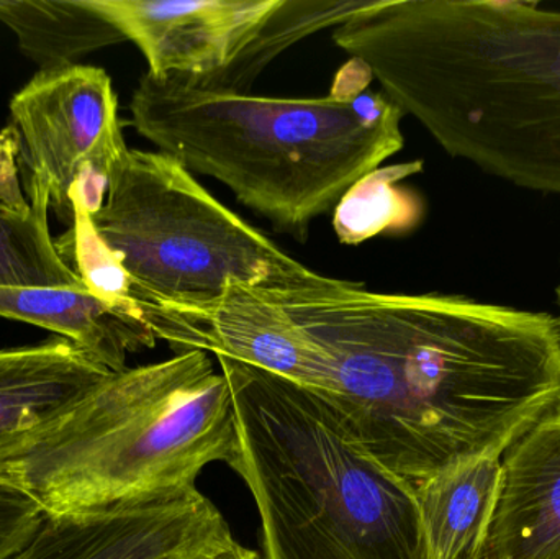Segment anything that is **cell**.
Here are the masks:
<instances>
[{
	"label": "cell",
	"instance_id": "obj_1",
	"mask_svg": "<svg viewBox=\"0 0 560 559\" xmlns=\"http://www.w3.org/2000/svg\"><path fill=\"white\" fill-rule=\"evenodd\" d=\"M315 357L323 396L411 482L500 456L560 406L556 315L464 295L390 294L326 276L253 288Z\"/></svg>",
	"mask_w": 560,
	"mask_h": 559
},
{
	"label": "cell",
	"instance_id": "obj_2",
	"mask_svg": "<svg viewBox=\"0 0 560 559\" xmlns=\"http://www.w3.org/2000/svg\"><path fill=\"white\" fill-rule=\"evenodd\" d=\"M332 42L451 158L560 196V10L372 0L332 30Z\"/></svg>",
	"mask_w": 560,
	"mask_h": 559
},
{
	"label": "cell",
	"instance_id": "obj_3",
	"mask_svg": "<svg viewBox=\"0 0 560 559\" xmlns=\"http://www.w3.org/2000/svg\"><path fill=\"white\" fill-rule=\"evenodd\" d=\"M351 58L329 94L279 98L206 88L183 75H141L131 125L190 173L229 187L240 202L299 242L362 177L404 148L400 108Z\"/></svg>",
	"mask_w": 560,
	"mask_h": 559
},
{
	"label": "cell",
	"instance_id": "obj_4",
	"mask_svg": "<svg viewBox=\"0 0 560 559\" xmlns=\"http://www.w3.org/2000/svg\"><path fill=\"white\" fill-rule=\"evenodd\" d=\"M213 358L235 409L229 466L258 508L262 559H440L415 482L377 462L328 397Z\"/></svg>",
	"mask_w": 560,
	"mask_h": 559
},
{
	"label": "cell",
	"instance_id": "obj_5",
	"mask_svg": "<svg viewBox=\"0 0 560 559\" xmlns=\"http://www.w3.org/2000/svg\"><path fill=\"white\" fill-rule=\"evenodd\" d=\"M235 409L206 351L110 373L71 409L0 452V481L46 515L114 511L192 488L210 463L229 465Z\"/></svg>",
	"mask_w": 560,
	"mask_h": 559
},
{
	"label": "cell",
	"instance_id": "obj_6",
	"mask_svg": "<svg viewBox=\"0 0 560 559\" xmlns=\"http://www.w3.org/2000/svg\"><path fill=\"white\" fill-rule=\"evenodd\" d=\"M92 222L140 311L210 304L232 281L282 289L326 278L223 206L163 151L128 148Z\"/></svg>",
	"mask_w": 560,
	"mask_h": 559
},
{
	"label": "cell",
	"instance_id": "obj_7",
	"mask_svg": "<svg viewBox=\"0 0 560 559\" xmlns=\"http://www.w3.org/2000/svg\"><path fill=\"white\" fill-rule=\"evenodd\" d=\"M9 110L26 187H46L52 212L69 226L74 207L94 216L128 151L110 75L82 65L38 71Z\"/></svg>",
	"mask_w": 560,
	"mask_h": 559
},
{
	"label": "cell",
	"instance_id": "obj_8",
	"mask_svg": "<svg viewBox=\"0 0 560 559\" xmlns=\"http://www.w3.org/2000/svg\"><path fill=\"white\" fill-rule=\"evenodd\" d=\"M229 522L197 486L94 515H48L10 559H212L232 550Z\"/></svg>",
	"mask_w": 560,
	"mask_h": 559
},
{
	"label": "cell",
	"instance_id": "obj_9",
	"mask_svg": "<svg viewBox=\"0 0 560 559\" xmlns=\"http://www.w3.org/2000/svg\"><path fill=\"white\" fill-rule=\"evenodd\" d=\"M133 42L156 79L206 78L232 65L280 0H89Z\"/></svg>",
	"mask_w": 560,
	"mask_h": 559
},
{
	"label": "cell",
	"instance_id": "obj_10",
	"mask_svg": "<svg viewBox=\"0 0 560 559\" xmlns=\"http://www.w3.org/2000/svg\"><path fill=\"white\" fill-rule=\"evenodd\" d=\"M482 559H560V406L503 453Z\"/></svg>",
	"mask_w": 560,
	"mask_h": 559
},
{
	"label": "cell",
	"instance_id": "obj_11",
	"mask_svg": "<svg viewBox=\"0 0 560 559\" xmlns=\"http://www.w3.org/2000/svg\"><path fill=\"white\" fill-rule=\"evenodd\" d=\"M108 374L65 338L0 350V452L71 409Z\"/></svg>",
	"mask_w": 560,
	"mask_h": 559
},
{
	"label": "cell",
	"instance_id": "obj_12",
	"mask_svg": "<svg viewBox=\"0 0 560 559\" xmlns=\"http://www.w3.org/2000/svg\"><path fill=\"white\" fill-rule=\"evenodd\" d=\"M0 317L52 331L110 373L127 368L128 354L158 341L143 318L88 288H0Z\"/></svg>",
	"mask_w": 560,
	"mask_h": 559
},
{
	"label": "cell",
	"instance_id": "obj_13",
	"mask_svg": "<svg viewBox=\"0 0 560 559\" xmlns=\"http://www.w3.org/2000/svg\"><path fill=\"white\" fill-rule=\"evenodd\" d=\"M500 482V456L467 459L415 482L418 508L438 558L482 559Z\"/></svg>",
	"mask_w": 560,
	"mask_h": 559
},
{
	"label": "cell",
	"instance_id": "obj_14",
	"mask_svg": "<svg viewBox=\"0 0 560 559\" xmlns=\"http://www.w3.org/2000/svg\"><path fill=\"white\" fill-rule=\"evenodd\" d=\"M0 22L39 71L78 65L89 53L127 42L89 0H0Z\"/></svg>",
	"mask_w": 560,
	"mask_h": 559
},
{
	"label": "cell",
	"instance_id": "obj_15",
	"mask_svg": "<svg viewBox=\"0 0 560 559\" xmlns=\"http://www.w3.org/2000/svg\"><path fill=\"white\" fill-rule=\"evenodd\" d=\"M30 200H0V288H85L49 232V193L26 187Z\"/></svg>",
	"mask_w": 560,
	"mask_h": 559
},
{
	"label": "cell",
	"instance_id": "obj_16",
	"mask_svg": "<svg viewBox=\"0 0 560 559\" xmlns=\"http://www.w3.org/2000/svg\"><path fill=\"white\" fill-rule=\"evenodd\" d=\"M371 2L372 0H280L279 9L269 16L256 38L232 65L206 78L190 79L206 88L248 94L256 79L280 53L322 30H335Z\"/></svg>",
	"mask_w": 560,
	"mask_h": 559
},
{
	"label": "cell",
	"instance_id": "obj_17",
	"mask_svg": "<svg viewBox=\"0 0 560 559\" xmlns=\"http://www.w3.org/2000/svg\"><path fill=\"white\" fill-rule=\"evenodd\" d=\"M423 171V161L377 167L339 200L332 229L339 242L359 245L384 232H408L423 217V203L398 183Z\"/></svg>",
	"mask_w": 560,
	"mask_h": 559
},
{
	"label": "cell",
	"instance_id": "obj_18",
	"mask_svg": "<svg viewBox=\"0 0 560 559\" xmlns=\"http://www.w3.org/2000/svg\"><path fill=\"white\" fill-rule=\"evenodd\" d=\"M46 517L28 494L0 481V559H10L25 548Z\"/></svg>",
	"mask_w": 560,
	"mask_h": 559
},
{
	"label": "cell",
	"instance_id": "obj_19",
	"mask_svg": "<svg viewBox=\"0 0 560 559\" xmlns=\"http://www.w3.org/2000/svg\"><path fill=\"white\" fill-rule=\"evenodd\" d=\"M212 559H262V557L258 551L249 550V548L236 544L232 550L225 551V554L220 555V557Z\"/></svg>",
	"mask_w": 560,
	"mask_h": 559
},
{
	"label": "cell",
	"instance_id": "obj_20",
	"mask_svg": "<svg viewBox=\"0 0 560 559\" xmlns=\"http://www.w3.org/2000/svg\"><path fill=\"white\" fill-rule=\"evenodd\" d=\"M556 305H558V315H556V317H558L560 325V282L558 284V288H556Z\"/></svg>",
	"mask_w": 560,
	"mask_h": 559
}]
</instances>
